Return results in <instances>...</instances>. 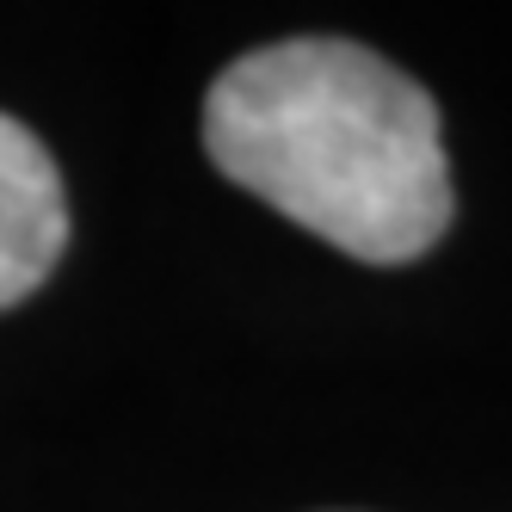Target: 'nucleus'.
<instances>
[{"label": "nucleus", "instance_id": "1", "mask_svg": "<svg viewBox=\"0 0 512 512\" xmlns=\"http://www.w3.org/2000/svg\"><path fill=\"white\" fill-rule=\"evenodd\" d=\"M204 155L229 186L364 266L420 260L457 216L432 93L352 38L235 56L204 93Z\"/></svg>", "mask_w": 512, "mask_h": 512}, {"label": "nucleus", "instance_id": "2", "mask_svg": "<svg viewBox=\"0 0 512 512\" xmlns=\"http://www.w3.org/2000/svg\"><path fill=\"white\" fill-rule=\"evenodd\" d=\"M62 247H68V192L56 155L38 142V130L0 112V309L44 290Z\"/></svg>", "mask_w": 512, "mask_h": 512}]
</instances>
